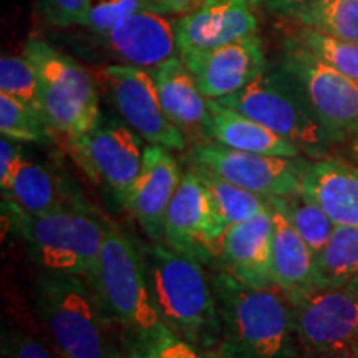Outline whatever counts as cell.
<instances>
[{
  "label": "cell",
  "mask_w": 358,
  "mask_h": 358,
  "mask_svg": "<svg viewBox=\"0 0 358 358\" xmlns=\"http://www.w3.org/2000/svg\"><path fill=\"white\" fill-rule=\"evenodd\" d=\"M103 82L123 122L148 145H159L169 151L186 150V134L169 120L161 106L158 88L150 70L124 64L108 65L103 69Z\"/></svg>",
  "instance_id": "7c38bea8"
},
{
  "label": "cell",
  "mask_w": 358,
  "mask_h": 358,
  "mask_svg": "<svg viewBox=\"0 0 358 358\" xmlns=\"http://www.w3.org/2000/svg\"><path fill=\"white\" fill-rule=\"evenodd\" d=\"M211 0H161L158 7L164 13H182V15H187V13L199 10L201 7H204Z\"/></svg>",
  "instance_id": "d590c367"
},
{
  "label": "cell",
  "mask_w": 358,
  "mask_h": 358,
  "mask_svg": "<svg viewBox=\"0 0 358 358\" xmlns=\"http://www.w3.org/2000/svg\"><path fill=\"white\" fill-rule=\"evenodd\" d=\"M320 289H342L358 274V227L335 226L334 234L315 256Z\"/></svg>",
  "instance_id": "cb8c5ba5"
},
{
  "label": "cell",
  "mask_w": 358,
  "mask_h": 358,
  "mask_svg": "<svg viewBox=\"0 0 358 358\" xmlns=\"http://www.w3.org/2000/svg\"><path fill=\"white\" fill-rule=\"evenodd\" d=\"M191 169L198 174L204 186L208 187V191L211 192L214 204H216L217 211L227 227L261 216L262 213L271 209L268 201L262 196L232 185L227 179L211 171H206V169Z\"/></svg>",
  "instance_id": "484cf974"
},
{
  "label": "cell",
  "mask_w": 358,
  "mask_h": 358,
  "mask_svg": "<svg viewBox=\"0 0 358 358\" xmlns=\"http://www.w3.org/2000/svg\"><path fill=\"white\" fill-rule=\"evenodd\" d=\"M290 38L340 73L358 82V43L347 42L313 27L303 25Z\"/></svg>",
  "instance_id": "83f0119b"
},
{
  "label": "cell",
  "mask_w": 358,
  "mask_h": 358,
  "mask_svg": "<svg viewBox=\"0 0 358 358\" xmlns=\"http://www.w3.org/2000/svg\"><path fill=\"white\" fill-rule=\"evenodd\" d=\"M0 93L22 101L43 118L37 71L25 55L0 58Z\"/></svg>",
  "instance_id": "f546056e"
},
{
  "label": "cell",
  "mask_w": 358,
  "mask_h": 358,
  "mask_svg": "<svg viewBox=\"0 0 358 358\" xmlns=\"http://www.w3.org/2000/svg\"><path fill=\"white\" fill-rule=\"evenodd\" d=\"M95 290L123 337H143L166 327L155 307L141 245L111 222H106Z\"/></svg>",
  "instance_id": "8992f818"
},
{
  "label": "cell",
  "mask_w": 358,
  "mask_h": 358,
  "mask_svg": "<svg viewBox=\"0 0 358 358\" xmlns=\"http://www.w3.org/2000/svg\"><path fill=\"white\" fill-rule=\"evenodd\" d=\"M302 191L324 209L335 226L358 227V166L340 158L312 163Z\"/></svg>",
  "instance_id": "44dd1931"
},
{
  "label": "cell",
  "mask_w": 358,
  "mask_h": 358,
  "mask_svg": "<svg viewBox=\"0 0 358 358\" xmlns=\"http://www.w3.org/2000/svg\"><path fill=\"white\" fill-rule=\"evenodd\" d=\"M143 141L128 124L100 116L88 133L66 140V148L85 176L108 187L127 208L129 192L143 168Z\"/></svg>",
  "instance_id": "9c48e42d"
},
{
  "label": "cell",
  "mask_w": 358,
  "mask_h": 358,
  "mask_svg": "<svg viewBox=\"0 0 358 358\" xmlns=\"http://www.w3.org/2000/svg\"><path fill=\"white\" fill-rule=\"evenodd\" d=\"M96 37L122 64L146 70L156 69L179 53L174 20L153 3L129 13L113 29Z\"/></svg>",
  "instance_id": "9a60e30c"
},
{
  "label": "cell",
  "mask_w": 358,
  "mask_h": 358,
  "mask_svg": "<svg viewBox=\"0 0 358 358\" xmlns=\"http://www.w3.org/2000/svg\"><path fill=\"white\" fill-rule=\"evenodd\" d=\"M224 358H299L292 306L277 289H254L227 272L211 277Z\"/></svg>",
  "instance_id": "6da1fadb"
},
{
  "label": "cell",
  "mask_w": 358,
  "mask_h": 358,
  "mask_svg": "<svg viewBox=\"0 0 358 358\" xmlns=\"http://www.w3.org/2000/svg\"><path fill=\"white\" fill-rule=\"evenodd\" d=\"M343 289H345L347 292H350V294L353 295V297L358 299V274H357L355 277H353V279H352L350 282H348V284H347Z\"/></svg>",
  "instance_id": "74e56055"
},
{
  "label": "cell",
  "mask_w": 358,
  "mask_h": 358,
  "mask_svg": "<svg viewBox=\"0 0 358 358\" xmlns=\"http://www.w3.org/2000/svg\"><path fill=\"white\" fill-rule=\"evenodd\" d=\"M145 2H148V3H153V6H159L161 0H145Z\"/></svg>",
  "instance_id": "ab89813d"
},
{
  "label": "cell",
  "mask_w": 358,
  "mask_h": 358,
  "mask_svg": "<svg viewBox=\"0 0 358 358\" xmlns=\"http://www.w3.org/2000/svg\"><path fill=\"white\" fill-rule=\"evenodd\" d=\"M350 155H352V159L353 163L358 166V134L355 138L352 140V145H350Z\"/></svg>",
  "instance_id": "f35d334b"
},
{
  "label": "cell",
  "mask_w": 358,
  "mask_h": 358,
  "mask_svg": "<svg viewBox=\"0 0 358 358\" xmlns=\"http://www.w3.org/2000/svg\"><path fill=\"white\" fill-rule=\"evenodd\" d=\"M141 252L161 322L194 345L219 350L222 322L203 264L163 243L141 245Z\"/></svg>",
  "instance_id": "7a4b0ae2"
},
{
  "label": "cell",
  "mask_w": 358,
  "mask_h": 358,
  "mask_svg": "<svg viewBox=\"0 0 358 358\" xmlns=\"http://www.w3.org/2000/svg\"><path fill=\"white\" fill-rule=\"evenodd\" d=\"M108 0H38L37 12L45 24L66 29V27H87L95 12Z\"/></svg>",
  "instance_id": "1f68e13d"
},
{
  "label": "cell",
  "mask_w": 358,
  "mask_h": 358,
  "mask_svg": "<svg viewBox=\"0 0 358 358\" xmlns=\"http://www.w3.org/2000/svg\"><path fill=\"white\" fill-rule=\"evenodd\" d=\"M272 209H277L289 219L294 229L301 234L312 252L319 254L334 234L335 224L324 209L313 203L302 189L284 198H268Z\"/></svg>",
  "instance_id": "d4e9b609"
},
{
  "label": "cell",
  "mask_w": 358,
  "mask_h": 358,
  "mask_svg": "<svg viewBox=\"0 0 358 358\" xmlns=\"http://www.w3.org/2000/svg\"><path fill=\"white\" fill-rule=\"evenodd\" d=\"M272 208L261 216L229 226L217 261L221 271L254 289H275L272 277Z\"/></svg>",
  "instance_id": "e0dca14e"
},
{
  "label": "cell",
  "mask_w": 358,
  "mask_h": 358,
  "mask_svg": "<svg viewBox=\"0 0 358 358\" xmlns=\"http://www.w3.org/2000/svg\"><path fill=\"white\" fill-rule=\"evenodd\" d=\"M353 357H355V358H358V345H355V347H353Z\"/></svg>",
  "instance_id": "60d3db41"
},
{
  "label": "cell",
  "mask_w": 358,
  "mask_h": 358,
  "mask_svg": "<svg viewBox=\"0 0 358 358\" xmlns=\"http://www.w3.org/2000/svg\"><path fill=\"white\" fill-rule=\"evenodd\" d=\"M209 111H211V140L224 146L268 156H285V158L302 156L301 150L294 143L217 100H209Z\"/></svg>",
  "instance_id": "603a6c76"
},
{
  "label": "cell",
  "mask_w": 358,
  "mask_h": 358,
  "mask_svg": "<svg viewBox=\"0 0 358 358\" xmlns=\"http://www.w3.org/2000/svg\"><path fill=\"white\" fill-rule=\"evenodd\" d=\"M118 348L122 358H224L221 350L194 345L168 327L143 337H123Z\"/></svg>",
  "instance_id": "4316f807"
},
{
  "label": "cell",
  "mask_w": 358,
  "mask_h": 358,
  "mask_svg": "<svg viewBox=\"0 0 358 358\" xmlns=\"http://www.w3.org/2000/svg\"><path fill=\"white\" fill-rule=\"evenodd\" d=\"M274 234H272V277L274 285L289 302L320 289L317 275L315 254L287 217L272 209Z\"/></svg>",
  "instance_id": "ffe728a7"
},
{
  "label": "cell",
  "mask_w": 358,
  "mask_h": 358,
  "mask_svg": "<svg viewBox=\"0 0 358 358\" xmlns=\"http://www.w3.org/2000/svg\"><path fill=\"white\" fill-rule=\"evenodd\" d=\"M3 203L29 216L60 211V209H88L64 181L43 164L24 158L6 192Z\"/></svg>",
  "instance_id": "7402d4cb"
},
{
  "label": "cell",
  "mask_w": 358,
  "mask_h": 358,
  "mask_svg": "<svg viewBox=\"0 0 358 358\" xmlns=\"http://www.w3.org/2000/svg\"><path fill=\"white\" fill-rule=\"evenodd\" d=\"M217 101L294 143L308 158L322 159L335 143L301 85L282 65Z\"/></svg>",
  "instance_id": "5b68a950"
},
{
  "label": "cell",
  "mask_w": 358,
  "mask_h": 358,
  "mask_svg": "<svg viewBox=\"0 0 358 358\" xmlns=\"http://www.w3.org/2000/svg\"><path fill=\"white\" fill-rule=\"evenodd\" d=\"M303 352L353 350L358 345V299L345 289H322L290 302Z\"/></svg>",
  "instance_id": "4fadbf2b"
},
{
  "label": "cell",
  "mask_w": 358,
  "mask_h": 358,
  "mask_svg": "<svg viewBox=\"0 0 358 358\" xmlns=\"http://www.w3.org/2000/svg\"><path fill=\"white\" fill-rule=\"evenodd\" d=\"M32 301L50 342L65 358H116L110 317L100 295L80 275L47 274L34 280Z\"/></svg>",
  "instance_id": "3957f363"
},
{
  "label": "cell",
  "mask_w": 358,
  "mask_h": 358,
  "mask_svg": "<svg viewBox=\"0 0 358 358\" xmlns=\"http://www.w3.org/2000/svg\"><path fill=\"white\" fill-rule=\"evenodd\" d=\"M24 158L20 141L2 136V141H0V189L2 192L8 189Z\"/></svg>",
  "instance_id": "e575fe53"
},
{
  "label": "cell",
  "mask_w": 358,
  "mask_h": 358,
  "mask_svg": "<svg viewBox=\"0 0 358 358\" xmlns=\"http://www.w3.org/2000/svg\"><path fill=\"white\" fill-rule=\"evenodd\" d=\"M299 22L337 38L358 43V0H327Z\"/></svg>",
  "instance_id": "4dcf8cb0"
},
{
  "label": "cell",
  "mask_w": 358,
  "mask_h": 358,
  "mask_svg": "<svg viewBox=\"0 0 358 358\" xmlns=\"http://www.w3.org/2000/svg\"><path fill=\"white\" fill-rule=\"evenodd\" d=\"M302 358H355L353 350H338V352H303Z\"/></svg>",
  "instance_id": "8d00e7d4"
},
{
  "label": "cell",
  "mask_w": 358,
  "mask_h": 358,
  "mask_svg": "<svg viewBox=\"0 0 358 358\" xmlns=\"http://www.w3.org/2000/svg\"><path fill=\"white\" fill-rule=\"evenodd\" d=\"M186 159L189 168L211 171L266 199L284 198L301 191L303 174L312 164L303 156L285 158L249 153L214 140L194 143Z\"/></svg>",
  "instance_id": "ba28073f"
},
{
  "label": "cell",
  "mask_w": 358,
  "mask_h": 358,
  "mask_svg": "<svg viewBox=\"0 0 358 358\" xmlns=\"http://www.w3.org/2000/svg\"><path fill=\"white\" fill-rule=\"evenodd\" d=\"M282 66L301 85L334 141L357 136L358 82L327 65L290 37L285 40Z\"/></svg>",
  "instance_id": "30bf717a"
},
{
  "label": "cell",
  "mask_w": 358,
  "mask_h": 358,
  "mask_svg": "<svg viewBox=\"0 0 358 358\" xmlns=\"http://www.w3.org/2000/svg\"><path fill=\"white\" fill-rule=\"evenodd\" d=\"M0 133L20 143H47L52 128L24 103L0 93Z\"/></svg>",
  "instance_id": "f1b7e54d"
},
{
  "label": "cell",
  "mask_w": 358,
  "mask_h": 358,
  "mask_svg": "<svg viewBox=\"0 0 358 358\" xmlns=\"http://www.w3.org/2000/svg\"><path fill=\"white\" fill-rule=\"evenodd\" d=\"M252 6L262 7L264 10L280 17L301 20L307 13L319 8L327 0H250Z\"/></svg>",
  "instance_id": "836d02e7"
},
{
  "label": "cell",
  "mask_w": 358,
  "mask_h": 358,
  "mask_svg": "<svg viewBox=\"0 0 358 358\" xmlns=\"http://www.w3.org/2000/svg\"><path fill=\"white\" fill-rule=\"evenodd\" d=\"M24 55L37 71L42 113L52 131L71 140L95 127L101 115L92 75L45 40H27Z\"/></svg>",
  "instance_id": "52a82bcc"
},
{
  "label": "cell",
  "mask_w": 358,
  "mask_h": 358,
  "mask_svg": "<svg viewBox=\"0 0 358 358\" xmlns=\"http://www.w3.org/2000/svg\"><path fill=\"white\" fill-rule=\"evenodd\" d=\"M227 226L201 178L187 168L164 217V243L199 264L219 257Z\"/></svg>",
  "instance_id": "8fae6325"
},
{
  "label": "cell",
  "mask_w": 358,
  "mask_h": 358,
  "mask_svg": "<svg viewBox=\"0 0 358 358\" xmlns=\"http://www.w3.org/2000/svg\"><path fill=\"white\" fill-rule=\"evenodd\" d=\"M250 0H211L199 10L174 19L179 52L204 50L257 34Z\"/></svg>",
  "instance_id": "ac0fdd59"
},
{
  "label": "cell",
  "mask_w": 358,
  "mask_h": 358,
  "mask_svg": "<svg viewBox=\"0 0 358 358\" xmlns=\"http://www.w3.org/2000/svg\"><path fill=\"white\" fill-rule=\"evenodd\" d=\"M116 358H122V353H118V357H116Z\"/></svg>",
  "instance_id": "b9f144b4"
},
{
  "label": "cell",
  "mask_w": 358,
  "mask_h": 358,
  "mask_svg": "<svg viewBox=\"0 0 358 358\" xmlns=\"http://www.w3.org/2000/svg\"><path fill=\"white\" fill-rule=\"evenodd\" d=\"M153 75L161 106L169 120L182 133L192 134L196 143L211 140V111L209 100L196 83V78L182 64L181 57H173L156 69Z\"/></svg>",
  "instance_id": "d6986e66"
},
{
  "label": "cell",
  "mask_w": 358,
  "mask_h": 358,
  "mask_svg": "<svg viewBox=\"0 0 358 358\" xmlns=\"http://www.w3.org/2000/svg\"><path fill=\"white\" fill-rule=\"evenodd\" d=\"M179 57L208 100L239 92L267 70L264 43L257 34L216 48L182 50Z\"/></svg>",
  "instance_id": "5bb4252c"
},
{
  "label": "cell",
  "mask_w": 358,
  "mask_h": 358,
  "mask_svg": "<svg viewBox=\"0 0 358 358\" xmlns=\"http://www.w3.org/2000/svg\"><path fill=\"white\" fill-rule=\"evenodd\" d=\"M2 208L40 271L80 275L96 289L106 222L90 213V208L60 209L43 216H29L7 203Z\"/></svg>",
  "instance_id": "277c9868"
},
{
  "label": "cell",
  "mask_w": 358,
  "mask_h": 358,
  "mask_svg": "<svg viewBox=\"0 0 358 358\" xmlns=\"http://www.w3.org/2000/svg\"><path fill=\"white\" fill-rule=\"evenodd\" d=\"M181 178L178 161L168 148L145 146L141 173L129 192L127 209L153 243H163L164 217Z\"/></svg>",
  "instance_id": "2e32d148"
},
{
  "label": "cell",
  "mask_w": 358,
  "mask_h": 358,
  "mask_svg": "<svg viewBox=\"0 0 358 358\" xmlns=\"http://www.w3.org/2000/svg\"><path fill=\"white\" fill-rule=\"evenodd\" d=\"M2 358H65L57 350L53 343L43 342L42 338L12 329L2 335Z\"/></svg>",
  "instance_id": "d6a6232c"
}]
</instances>
